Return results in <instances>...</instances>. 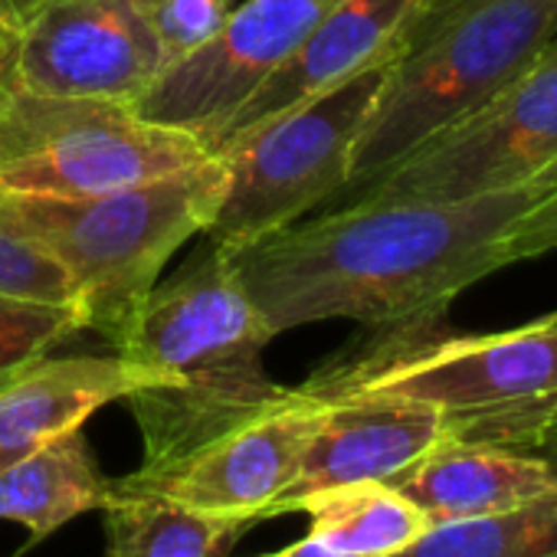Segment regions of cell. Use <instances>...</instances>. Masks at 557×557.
<instances>
[{"mask_svg": "<svg viewBox=\"0 0 557 557\" xmlns=\"http://www.w3.org/2000/svg\"><path fill=\"white\" fill-rule=\"evenodd\" d=\"M557 34V0H420L355 141L342 207L417 145L505 89Z\"/></svg>", "mask_w": 557, "mask_h": 557, "instance_id": "3", "label": "cell"}, {"mask_svg": "<svg viewBox=\"0 0 557 557\" xmlns=\"http://www.w3.org/2000/svg\"><path fill=\"white\" fill-rule=\"evenodd\" d=\"M557 249V190L521 213L498 243V265H511L531 256Z\"/></svg>", "mask_w": 557, "mask_h": 557, "instance_id": "24", "label": "cell"}, {"mask_svg": "<svg viewBox=\"0 0 557 557\" xmlns=\"http://www.w3.org/2000/svg\"><path fill=\"white\" fill-rule=\"evenodd\" d=\"M171 381L125 355L115 358H40L0 391V469L27 453L83 430L106 404L128 400Z\"/></svg>", "mask_w": 557, "mask_h": 557, "instance_id": "14", "label": "cell"}, {"mask_svg": "<svg viewBox=\"0 0 557 557\" xmlns=\"http://www.w3.org/2000/svg\"><path fill=\"white\" fill-rule=\"evenodd\" d=\"M417 8L420 0H335L296 50L265 76V83L213 135L203 138V151L210 158L230 154L278 115L391 57Z\"/></svg>", "mask_w": 557, "mask_h": 557, "instance_id": "12", "label": "cell"}, {"mask_svg": "<svg viewBox=\"0 0 557 557\" xmlns=\"http://www.w3.org/2000/svg\"><path fill=\"white\" fill-rule=\"evenodd\" d=\"M332 4L335 0H243L203 47L161 70L132 99V109L151 125L194 135L203 148V138L265 83Z\"/></svg>", "mask_w": 557, "mask_h": 557, "instance_id": "10", "label": "cell"}, {"mask_svg": "<svg viewBox=\"0 0 557 557\" xmlns=\"http://www.w3.org/2000/svg\"><path fill=\"white\" fill-rule=\"evenodd\" d=\"M0 299L76 306V283L37 239L0 223Z\"/></svg>", "mask_w": 557, "mask_h": 557, "instance_id": "21", "label": "cell"}, {"mask_svg": "<svg viewBox=\"0 0 557 557\" xmlns=\"http://www.w3.org/2000/svg\"><path fill=\"white\" fill-rule=\"evenodd\" d=\"M387 485L407 495L430 524H449L524 505L557 485V466L541 453L443 436Z\"/></svg>", "mask_w": 557, "mask_h": 557, "instance_id": "15", "label": "cell"}, {"mask_svg": "<svg viewBox=\"0 0 557 557\" xmlns=\"http://www.w3.org/2000/svg\"><path fill=\"white\" fill-rule=\"evenodd\" d=\"M265 557H351V554L332 547L325 537H319V534L309 531L302 541H296V544H289V547H283V550H275V554H265Z\"/></svg>", "mask_w": 557, "mask_h": 557, "instance_id": "25", "label": "cell"}, {"mask_svg": "<svg viewBox=\"0 0 557 557\" xmlns=\"http://www.w3.org/2000/svg\"><path fill=\"white\" fill-rule=\"evenodd\" d=\"M262 557H265V554H262Z\"/></svg>", "mask_w": 557, "mask_h": 557, "instance_id": "28", "label": "cell"}, {"mask_svg": "<svg viewBox=\"0 0 557 557\" xmlns=\"http://www.w3.org/2000/svg\"><path fill=\"white\" fill-rule=\"evenodd\" d=\"M322 407V394L299 387L286 400L187 456L158 482L145 488L112 485L122 492H158L216 518H236L246 524L259 521L296 482Z\"/></svg>", "mask_w": 557, "mask_h": 557, "instance_id": "11", "label": "cell"}, {"mask_svg": "<svg viewBox=\"0 0 557 557\" xmlns=\"http://www.w3.org/2000/svg\"><path fill=\"white\" fill-rule=\"evenodd\" d=\"M0 96H4V89H0Z\"/></svg>", "mask_w": 557, "mask_h": 557, "instance_id": "27", "label": "cell"}, {"mask_svg": "<svg viewBox=\"0 0 557 557\" xmlns=\"http://www.w3.org/2000/svg\"><path fill=\"white\" fill-rule=\"evenodd\" d=\"M223 181L226 164L207 158L184 174L106 194H0V223L37 239L66 265L86 329L119 345L161 278V265L210 226Z\"/></svg>", "mask_w": 557, "mask_h": 557, "instance_id": "4", "label": "cell"}, {"mask_svg": "<svg viewBox=\"0 0 557 557\" xmlns=\"http://www.w3.org/2000/svg\"><path fill=\"white\" fill-rule=\"evenodd\" d=\"M322 397L325 407L306 446L299 475L289 492L265 511V518L289 515L299 498L322 488L355 482H391L446 436V413L423 400L391 394Z\"/></svg>", "mask_w": 557, "mask_h": 557, "instance_id": "13", "label": "cell"}, {"mask_svg": "<svg viewBox=\"0 0 557 557\" xmlns=\"http://www.w3.org/2000/svg\"><path fill=\"white\" fill-rule=\"evenodd\" d=\"M230 0H145L161 70L203 47L230 17Z\"/></svg>", "mask_w": 557, "mask_h": 557, "instance_id": "23", "label": "cell"}, {"mask_svg": "<svg viewBox=\"0 0 557 557\" xmlns=\"http://www.w3.org/2000/svg\"><path fill=\"white\" fill-rule=\"evenodd\" d=\"M550 187L462 200H384L325 210L223 249L272 335L319 322L420 332L498 265L505 230Z\"/></svg>", "mask_w": 557, "mask_h": 557, "instance_id": "1", "label": "cell"}, {"mask_svg": "<svg viewBox=\"0 0 557 557\" xmlns=\"http://www.w3.org/2000/svg\"><path fill=\"white\" fill-rule=\"evenodd\" d=\"M109 557H216L246 521L203 515L158 492H122L102 508Z\"/></svg>", "mask_w": 557, "mask_h": 557, "instance_id": "18", "label": "cell"}, {"mask_svg": "<svg viewBox=\"0 0 557 557\" xmlns=\"http://www.w3.org/2000/svg\"><path fill=\"white\" fill-rule=\"evenodd\" d=\"M394 53L278 115L220 158L226 181L213 220L203 230L216 249H236L283 230L309 210L325 207L345 187L355 141Z\"/></svg>", "mask_w": 557, "mask_h": 557, "instance_id": "6", "label": "cell"}, {"mask_svg": "<svg viewBox=\"0 0 557 557\" xmlns=\"http://www.w3.org/2000/svg\"><path fill=\"white\" fill-rule=\"evenodd\" d=\"M534 184L557 190V34L505 89L417 145L342 207L462 200Z\"/></svg>", "mask_w": 557, "mask_h": 557, "instance_id": "7", "label": "cell"}, {"mask_svg": "<svg viewBox=\"0 0 557 557\" xmlns=\"http://www.w3.org/2000/svg\"><path fill=\"white\" fill-rule=\"evenodd\" d=\"M112 479L96 466L83 430L63 433L0 469V521H17L34 537L57 531L83 511L106 508Z\"/></svg>", "mask_w": 557, "mask_h": 557, "instance_id": "16", "label": "cell"}, {"mask_svg": "<svg viewBox=\"0 0 557 557\" xmlns=\"http://www.w3.org/2000/svg\"><path fill=\"white\" fill-rule=\"evenodd\" d=\"M319 394H391L440 407L446 420L511 410L557 394V315L498 335L426 338L394 332L381 348L329 368Z\"/></svg>", "mask_w": 557, "mask_h": 557, "instance_id": "8", "label": "cell"}, {"mask_svg": "<svg viewBox=\"0 0 557 557\" xmlns=\"http://www.w3.org/2000/svg\"><path fill=\"white\" fill-rule=\"evenodd\" d=\"M207 158L194 135L151 125L122 99L0 96V194H106L184 174Z\"/></svg>", "mask_w": 557, "mask_h": 557, "instance_id": "5", "label": "cell"}, {"mask_svg": "<svg viewBox=\"0 0 557 557\" xmlns=\"http://www.w3.org/2000/svg\"><path fill=\"white\" fill-rule=\"evenodd\" d=\"M86 329L79 306L0 299V391L50 355L53 345Z\"/></svg>", "mask_w": 557, "mask_h": 557, "instance_id": "20", "label": "cell"}, {"mask_svg": "<svg viewBox=\"0 0 557 557\" xmlns=\"http://www.w3.org/2000/svg\"><path fill=\"white\" fill-rule=\"evenodd\" d=\"M158 73L145 0H34L0 44V89L132 102Z\"/></svg>", "mask_w": 557, "mask_h": 557, "instance_id": "9", "label": "cell"}, {"mask_svg": "<svg viewBox=\"0 0 557 557\" xmlns=\"http://www.w3.org/2000/svg\"><path fill=\"white\" fill-rule=\"evenodd\" d=\"M34 4V0H0V44L8 40V34L14 30V24L24 17V11Z\"/></svg>", "mask_w": 557, "mask_h": 557, "instance_id": "26", "label": "cell"}, {"mask_svg": "<svg viewBox=\"0 0 557 557\" xmlns=\"http://www.w3.org/2000/svg\"><path fill=\"white\" fill-rule=\"evenodd\" d=\"M391 557H557V485L502 515L430 524Z\"/></svg>", "mask_w": 557, "mask_h": 557, "instance_id": "19", "label": "cell"}, {"mask_svg": "<svg viewBox=\"0 0 557 557\" xmlns=\"http://www.w3.org/2000/svg\"><path fill=\"white\" fill-rule=\"evenodd\" d=\"M289 511L309 515V531L351 557H391L430 528V518L387 482L322 488Z\"/></svg>", "mask_w": 557, "mask_h": 557, "instance_id": "17", "label": "cell"}, {"mask_svg": "<svg viewBox=\"0 0 557 557\" xmlns=\"http://www.w3.org/2000/svg\"><path fill=\"white\" fill-rule=\"evenodd\" d=\"M272 338L216 246L154 283L119 342V355L164 374L171 384L128 397L145 459L138 472L115 485L145 488L216 436L286 400L293 391L275 384L262 364Z\"/></svg>", "mask_w": 557, "mask_h": 557, "instance_id": "2", "label": "cell"}, {"mask_svg": "<svg viewBox=\"0 0 557 557\" xmlns=\"http://www.w3.org/2000/svg\"><path fill=\"white\" fill-rule=\"evenodd\" d=\"M446 436L541 453L557 466V394L537 404L511 407V410L446 420Z\"/></svg>", "mask_w": 557, "mask_h": 557, "instance_id": "22", "label": "cell"}]
</instances>
